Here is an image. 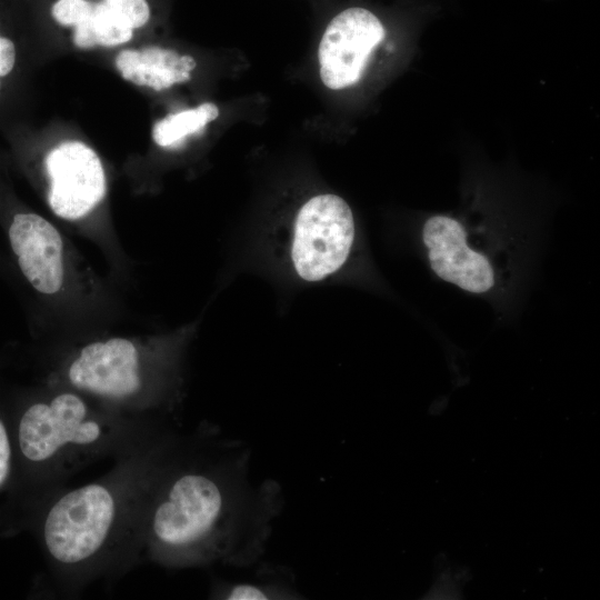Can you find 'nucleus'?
I'll use <instances>...</instances> for the list:
<instances>
[{
	"instance_id": "obj_1",
	"label": "nucleus",
	"mask_w": 600,
	"mask_h": 600,
	"mask_svg": "<svg viewBox=\"0 0 600 600\" xmlns=\"http://www.w3.org/2000/svg\"><path fill=\"white\" fill-rule=\"evenodd\" d=\"M283 508L279 482L253 479L244 442L209 426L188 436L166 430L146 494L141 551L167 568H251Z\"/></svg>"
},
{
	"instance_id": "obj_2",
	"label": "nucleus",
	"mask_w": 600,
	"mask_h": 600,
	"mask_svg": "<svg viewBox=\"0 0 600 600\" xmlns=\"http://www.w3.org/2000/svg\"><path fill=\"white\" fill-rule=\"evenodd\" d=\"M162 432L122 454L102 479L48 498L40 534L49 566L64 582H86L141 551L143 506Z\"/></svg>"
},
{
	"instance_id": "obj_3",
	"label": "nucleus",
	"mask_w": 600,
	"mask_h": 600,
	"mask_svg": "<svg viewBox=\"0 0 600 600\" xmlns=\"http://www.w3.org/2000/svg\"><path fill=\"white\" fill-rule=\"evenodd\" d=\"M48 394L21 413L17 444L26 462L41 473L48 498L87 463L122 456L158 432L160 424L126 417L64 386L48 383Z\"/></svg>"
},
{
	"instance_id": "obj_4",
	"label": "nucleus",
	"mask_w": 600,
	"mask_h": 600,
	"mask_svg": "<svg viewBox=\"0 0 600 600\" xmlns=\"http://www.w3.org/2000/svg\"><path fill=\"white\" fill-rule=\"evenodd\" d=\"M181 342L107 337L71 350L49 377L131 419L169 412L180 388Z\"/></svg>"
},
{
	"instance_id": "obj_5",
	"label": "nucleus",
	"mask_w": 600,
	"mask_h": 600,
	"mask_svg": "<svg viewBox=\"0 0 600 600\" xmlns=\"http://www.w3.org/2000/svg\"><path fill=\"white\" fill-rule=\"evenodd\" d=\"M356 238L354 218L344 199L320 193L297 211L288 242L289 262L304 282H321L348 261Z\"/></svg>"
},
{
	"instance_id": "obj_6",
	"label": "nucleus",
	"mask_w": 600,
	"mask_h": 600,
	"mask_svg": "<svg viewBox=\"0 0 600 600\" xmlns=\"http://www.w3.org/2000/svg\"><path fill=\"white\" fill-rule=\"evenodd\" d=\"M8 239L26 280L41 296L58 299L72 282V256L61 232L34 212H16Z\"/></svg>"
},
{
	"instance_id": "obj_7",
	"label": "nucleus",
	"mask_w": 600,
	"mask_h": 600,
	"mask_svg": "<svg viewBox=\"0 0 600 600\" xmlns=\"http://www.w3.org/2000/svg\"><path fill=\"white\" fill-rule=\"evenodd\" d=\"M384 36L380 18L364 7H348L336 13L327 23L318 49L323 84L341 90L357 83Z\"/></svg>"
},
{
	"instance_id": "obj_8",
	"label": "nucleus",
	"mask_w": 600,
	"mask_h": 600,
	"mask_svg": "<svg viewBox=\"0 0 600 600\" xmlns=\"http://www.w3.org/2000/svg\"><path fill=\"white\" fill-rule=\"evenodd\" d=\"M49 178L48 203L56 216L76 221L104 198L106 173L98 154L80 141H66L44 159Z\"/></svg>"
},
{
	"instance_id": "obj_9",
	"label": "nucleus",
	"mask_w": 600,
	"mask_h": 600,
	"mask_svg": "<svg viewBox=\"0 0 600 600\" xmlns=\"http://www.w3.org/2000/svg\"><path fill=\"white\" fill-rule=\"evenodd\" d=\"M422 240L430 267L439 278L472 293L493 288L496 278L490 261L468 244L467 232L458 220L442 214L429 218L422 228Z\"/></svg>"
},
{
	"instance_id": "obj_10",
	"label": "nucleus",
	"mask_w": 600,
	"mask_h": 600,
	"mask_svg": "<svg viewBox=\"0 0 600 600\" xmlns=\"http://www.w3.org/2000/svg\"><path fill=\"white\" fill-rule=\"evenodd\" d=\"M196 66L192 57L157 46L141 51L122 50L116 58V67L123 79L156 91L189 81Z\"/></svg>"
},
{
	"instance_id": "obj_11",
	"label": "nucleus",
	"mask_w": 600,
	"mask_h": 600,
	"mask_svg": "<svg viewBox=\"0 0 600 600\" xmlns=\"http://www.w3.org/2000/svg\"><path fill=\"white\" fill-rule=\"evenodd\" d=\"M257 578L250 580L217 579L211 597L221 600H299L303 599L289 569L259 562Z\"/></svg>"
},
{
	"instance_id": "obj_12",
	"label": "nucleus",
	"mask_w": 600,
	"mask_h": 600,
	"mask_svg": "<svg viewBox=\"0 0 600 600\" xmlns=\"http://www.w3.org/2000/svg\"><path fill=\"white\" fill-rule=\"evenodd\" d=\"M218 116L219 108L212 102L171 113L153 126L152 138L160 147H171L184 137L201 130Z\"/></svg>"
},
{
	"instance_id": "obj_13",
	"label": "nucleus",
	"mask_w": 600,
	"mask_h": 600,
	"mask_svg": "<svg viewBox=\"0 0 600 600\" xmlns=\"http://www.w3.org/2000/svg\"><path fill=\"white\" fill-rule=\"evenodd\" d=\"M89 23L94 46H118L128 42L133 34V30L113 17L101 2L93 6Z\"/></svg>"
},
{
	"instance_id": "obj_14",
	"label": "nucleus",
	"mask_w": 600,
	"mask_h": 600,
	"mask_svg": "<svg viewBox=\"0 0 600 600\" xmlns=\"http://www.w3.org/2000/svg\"><path fill=\"white\" fill-rule=\"evenodd\" d=\"M101 3L132 30L144 26L150 17L149 4L146 0H102Z\"/></svg>"
},
{
	"instance_id": "obj_15",
	"label": "nucleus",
	"mask_w": 600,
	"mask_h": 600,
	"mask_svg": "<svg viewBox=\"0 0 600 600\" xmlns=\"http://www.w3.org/2000/svg\"><path fill=\"white\" fill-rule=\"evenodd\" d=\"M93 6L87 0H58L52 7V16L62 26L77 27L90 18Z\"/></svg>"
},
{
	"instance_id": "obj_16",
	"label": "nucleus",
	"mask_w": 600,
	"mask_h": 600,
	"mask_svg": "<svg viewBox=\"0 0 600 600\" xmlns=\"http://www.w3.org/2000/svg\"><path fill=\"white\" fill-rule=\"evenodd\" d=\"M11 443L4 423L0 420V487L6 482L11 464Z\"/></svg>"
}]
</instances>
